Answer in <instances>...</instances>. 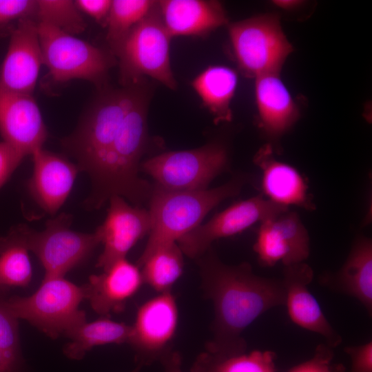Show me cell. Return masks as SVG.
I'll list each match as a JSON object with an SVG mask.
<instances>
[{
    "label": "cell",
    "instance_id": "35",
    "mask_svg": "<svg viewBox=\"0 0 372 372\" xmlns=\"http://www.w3.org/2000/svg\"><path fill=\"white\" fill-rule=\"evenodd\" d=\"M23 158L10 145L3 141L0 142V189Z\"/></svg>",
    "mask_w": 372,
    "mask_h": 372
},
{
    "label": "cell",
    "instance_id": "21",
    "mask_svg": "<svg viewBox=\"0 0 372 372\" xmlns=\"http://www.w3.org/2000/svg\"><path fill=\"white\" fill-rule=\"evenodd\" d=\"M270 144L262 147L254 163L262 171V187L265 198L282 207L295 205L311 209L313 204L309 196L306 181L292 166L278 161Z\"/></svg>",
    "mask_w": 372,
    "mask_h": 372
},
{
    "label": "cell",
    "instance_id": "23",
    "mask_svg": "<svg viewBox=\"0 0 372 372\" xmlns=\"http://www.w3.org/2000/svg\"><path fill=\"white\" fill-rule=\"evenodd\" d=\"M328 285L358 300L372 314V242L358 237L341 269Z\"/></svg>",
    "mask_w": 372,
    "mask_h": 372
},
{
    "label": "cell",
    "instance_id": "22",
    "mask_svg": "<svg viewBox=\"0 0 372 372\" xmlns=\"http://www.w3.org/2000/svg\"><path fill=\"white\" fill-rule=\"evenodd\" d=\"M255 79L260 127L269 138H278L297 121L298 107L280 74H266Z\"/></svg>",
    "mask_w": 372,
    "mask_h": 372
},
{
    "label": "cell",
    "instance_id": "33",
    "mask_svg": "<svg viewBox=\"0 0 372 372\" xmlns=\"http://www.w3.org/2000/svg\"><path fill=\"white\" fill-rule=\"evenodd\" d=\"M333 348L320 344L308 360L293 366L288 372H347L341 364L333 362Z\"/></svg>",
    "mask_w": 372,
    "mask_h": 372
},
{
    "label": "cell",
    "instance_id": "19",
    "mask_svg": "<svg viewBox=\"0 0 372 372\" xmlns=\"http://www.w3.org/2000/svg\"><path fill=\"white\" fill-rule=\"evenodd\" d=\"M103 271L90 276L88 283L84 285L85 298L95 312L109 316L121 311L143 281L138 267L126 258L115 261Z\"/></svg>",
    "mask_w": 372,
    "mask_h": 372
},
{
    "label": "cell",
    "instance_id": "2",
    "mask_svg": "<svg viewBox=\"0 0 372 372\" xmlns=\"http://www.w3.org/2000/svg\"><path fill=\"white\" fill-rule=\"evenodd\" d=\"M148 97L147 85L143 83L100 176L92 184L91 194L85 202L90 210L99 209L112 196L125 197L134 203H140L150 196L153 188L137 173L147 143Z\"/></svg>",
    "mask_w": 372,
    "mask_h": 372
},
{
    "label": "cell",
    "instance_id": "15",
    "mask_svg": "<svg viewBox=\"0 0 372 372\" xmlns=\"http://www.w3.org/2000/svg\"><path fill=\"white\" fill-rule=\"evenodd\" d=\"M0 134L23 158L43 148L47 129L32 94L12 92L0 84Z\"/></svg>",
    "mask_w": 372,
    "mask_h": 372
},
{
    "label": "cell",
    "instance_id": "14",
    "mask_svg": "<svg viewBox=\"0 0 372 372\" xmlns=\"http://www.w3.org/2000/svg\"><path fill=\"white\" fill-rule=\"evenodd\" d=\"M43 64L37 21L23 19L10 34L8 48L0 65V84L12 92L32 95Z\"/></svg>",
    "mask_w": 372,
    "mask_h": 372
},
{
    "label": "cell",
    "instance_id": "32",
    "mask_svg": "<svg viewBox=\"0 0 372 372\" xmlns=\"http://www.w3.org/2000/svg\"><path fill=\"white\" fill-rule=\"evenodd\" d=\"M37 5L34 0H0V36L10 35L23 19H36Z\"/></svg>",
    "mask_w": 372,
    "mask_h": 372
},
{
    "label": "cell",
    "instance_id": "27",
    "mask_svg": "<svg viewBox=\"0 0 372 372\" xmlns=\"http://www.w3.org/2000/svg\"><path fill=\"white\" fill-rule=\"evenodd\" d=\"M139 267L143 282L159 293L169 291L183 273V252L172 242L156 249Z\"/></svg>",
    "mask_w": 372,
    "mask_h": 372
},
{
    "label": "cell",
    "instance_id": "28",
    "mask_svg": "<svg viewBox=\"0 0 372 372\" xmlns=\"http://www.w3.org/2000/svg\"><path fill=\"white\" fill-rule=\"evenodd\" d=\"M155 3L149 0L112 1L106 26L107 40L113 54H117L130 32L147 15Z\"/></svg>",
    "mask_w": 372,
    "mask_h": 372
},
{
    "label": "cell",
    "instance_id": "9",
    "mask_svg": "<svg viewBox=\"0 0 372 372\" xmlns=\"http://www.w3.org/2000/svg\"><path fill=\"white\" fill-rule=\"evenodd\" d=\"M228 32L238 65L249 77L280 74L293 51L276 14H262L230 23Z\"/></svg>",
    "mask_w": 372,
    "mask_h": 372
},
{
    "label": "cell",
    "instance_id": "39",
    "mask_svg": "<svg viewBox=\"0 0 372 372\" xmlns=\"http://www.w3.org/2000/svg\"><path fill=\"white\" fill-rule=\"evenodd\" d=\"M274 3L282 8L288 9L295 7L298 4L297 1H275Z\"/></svg>",
    "mask_w": 372,
    "mask_h": 372
},
{
    "label": "cell",
    "instance_id": "1",
    "mask_svg": "<svg viewBox=\"0 0 372 372\" xmlns=\"http://www.w3.org/2000/svg\"><path fill=\"white\" fill-rule=\"evenodd\" d=\"M203 287L214 308L213 339L206 350L244 352L245 330L268 310L285 304L282 280L254 273L249 263L229 266L211 257L204 265Z\"/></svg>",
    "mask_w": 372,
    "mask_h": 372
},
{
    "label": "cell",
    "instance_id": "7",
    "mask_svg": "<svg viewBox=\"0 0 372 372\" xmlns=\"http://www.w3.org/2000/svg\"><path fill=\"white\" fill-rule=\"evenodd\" d=\"M71 222L72 216L64 213L49 220L41 231L20 224L12 227L6 235L37 256L45 270L44 278L64 277L100 244L95 233L70 229Z\"/></svg>",
    "mask_w": 372,
    "mask_h": 372
},
{
    "label": "cell",
    "instance_id": "24",
    "mask_svg": "<svg viewBox=\"0 0 372 372\" xmlns=\"http://www.w3.org/2000/svg\"><path fill=\"white\" fill-rule=\"evenodd\" d=\"M237 84L236 72L224 65L207 67L192 82L193 89L216 123L231 121L232 112L230 105Z\"/></svg>",
    "mask_w": 372,
    "mask_h": 372
},
{
    "label": "cell",
    "instance_id": "26",
    "mask_svg": "<svg viewBox=\"0 0 372 372\" xmlns=\"http://www.w3.org/2000/svg\"><path fill=\"white\" fill-rule=\"evenodd\" d=\"M276 358L269 350L229 354L206 350L198 356L191 372H276Z\"/></svg>",
    "mask_w": 372,
    "mask_h": 372
},
{
    "label": "cell",
    "instance_id": "37",
    "mask_svg": "<svg viewBox=\"0 0 372 372\" xmlns=\"http://www.w3.org/2000/svg\"><path fill=\"white\" fill-rule=\"evenodd\" d=\"M165 372H183L181 368V357L176 351H167L161 356Z\"/></svg>",
    "mask_w": 372,
    "mask_h": 372
},
{
    "label": "cell",
    "instance_id": "31",
    "mask_svg": "<svg viewBox=\"0 0 372 372\" xmlns=\"http://www.w3.org/2000/svg\"><path fill=\"white\" fill-rule=\"evenodd\" d=\"M7 290L0 287V349L21 362L18 319L8 307Z\"/></svg>",
    "mask_w": 372,
    "mask_h": 372
},
{
    "label": "cell",
    "instance_id": "38",
    "mask_svg": "<svg viewBox=\"0 0 372 372\" xmlns=\"http://www.w3.org/2000/svg\"><path fill=\"white\" fill-rule=\"evenodd\" d=\"M21 362L0 349V372H20Z\"/></svg>",
    "mask_w": 372,
    "mask_h": 372
},
{
    "label": "cell",
    "instance_id": "25",
    "mask_svg": "<svg viewBox=\"0 0 372 372\" xmlns=\"http://www.w3.org/2000/svg\"><path fill=\"white\" fill-rule=\"evenodd\" d=\"M132 325L101 318L85 322L66 334L70 342L63 348L64 354L72 360H81L93 347L107 344L129 343Z\"/></svg>",
    "mask_w": 372,
    "mask_h": 372
},
{
    "label": "cell",
    "instance_id": "10",
    "mask_svg": "<svg viewBox=\"0 0 372 372\" xmlns=\"http://www.w3.org/2000/svg\"><path fill=\"white\" fill-rule=\"evenodd\" d=\"M227 163L225 147L210 144L194 149L164 152L143 162L141 169L162 188L198 191L207 189Z\"/></svg>",
    "mask_w": 372,
    "mask_h": 372
},
{
    "label": "cell",
    "instance_id": "3",
    "mask_svg": "<svg viewBox=\"0 0 372 372\" xmlns=\"http://www.w3.org/2000/svg\"><path fill=\"white\" fill-rule=\"evenodd\" d=\"M143 83L119 89H102L74 133L63 140V146L76 159L79 172H86L92 183L100 176Z\"/></svg>",
    "mask_w": 372,
    "mask_h": 372
},
{
    "label": "cell",
    "instance_id": "30",
    "mask_svg": "<svg viewBox=\"0 0 372 372\" xmlns=\"http://www.w3.org/2000/svg\"><path fill=\"white\" fill-rule=\"evenodd\" d=\"M36 20L75 35L85 30L86 23L74 1L37 0Z\"/></svg>",
    "mask_w": 372,
    "mask_h": 372
},
{
    "label": "cell",
    "instance_id": "12",
    "mask_svg": "<svg viewBox=\"0 0 372 372\" xmlns=\"http://www.w3.org/2000/svg\"><path fill=\"white\" fill-rule=\"evenodd\" d=\"M254 250L264 267L303 262L310 253L309 233L298 215L287 209L260 223Z\"/></svg>",
    "mask_w": 372,
    "mask_h": 372
},
{
    "label": "cell",
    "instance_id": "11",
    "mask_svg": "<svg viewBox=\"0 0 372 372\" xmlns=\"http://www.w3.org/2000/svg\"><path fill=\"white\" fill-rule=\"evenodd\" d=\"M287 209L262 195L256 196L231 205L207 223L199 225L180 238L178 245L183 253L195 258L205 251L214 240L240 233Z\"/></svg>",
    "mask_w": 372,
    "mask_h": 372
},
{
    "label": "cell",
    "instance_id": "18",
    "mask_svg": "<svg viewBox=\"0 0 372 372\" xmlns=\"http://www.w3.org/2000/svg\"><path fill=\"white\" fill-rule=\"evenodd\" d=\"M31 156L33 172L28 183L29 192L44 212L54 215L68 197L79 169L67 158L43 148Z\"/></svg>",
    "mask_w": 372,
    "mask_h": 372
},
{
    "label": "cell",
    "instance_id": "4",
    "mask_svg": "<svg viewBox=\"0 0 372 372\" xmlns=\"http://www.w3.org/2000/svg\"><path fill=\"white\" fill-rule=\"evenodd\" d=\"M237 181L198 191H174L158 185L152 189L149 211L151 227L149 238L138 260L139 267L158 248L176 242L197 226L207 214L226 198L236 195Z\"/></svg>",
    "mask_w": 372,
    "mask_h": 372
},
{
    "label": "cell",
    "instance_id": "5",
    "mask_svg": "<svg viewBox=\"0 0 372 372\" xmlns=\"http://www.w3.org/2000/svg\"><path fill=\"white\" fill-rule=\"evenodd\" d=\"M84 298V285L78 286L64 277H50L43 278L31 296L8 297L7 304L17 319L26 320L55 339L87 322L85 311L79 309Z\"/></svg>",
    "mask_w": 372,
    "mask_h": 372
},
{
    "label": "cell",
    "instance_id": "16",
    "mask_svg": "<svg viewBox=\"0 0 372 372\" xmlns=\"http://www.w3.org/2000/svg\"><path fill=\"white\" fill-rule=\"evenodd\" d=\"M178 309L171 291L160 293L138 309L129 343L147 361L160 357L173 339Z\"/></svg>",
    "mask_w": 372,
    "mask_h": 372
},
{
    "label": "cell",
    "instance_id": "36",
    "mask_svg": "<svg viewBox=\"0 0 372 372\" xmlns=\"http://www.w3.org/2000/svg\"><path fill=\"white\" fill-rule=\"evenodd\" d=\"M112 1L110 0H76L74 3L81 12L85 13L99 23L106 25Z\"/></svg>",
    "mask_w": 372,
    "mask_h": 372
},
{
    "label": "cell",
    "instance_id": "29",
    "mask_svg": "<svg viewBox=\"0 0 372 372\" xmlns=\"http://www.w3.org/2000/svg\"><path fill=\"white\" fill-rule=\"evenodd\" d=\"M28 250L6 235L0 237V287H24L32 279Z\"/></svg>",
    "mask_w": 372,
    "mask_h": 372
},
{
    "label": "cell",
    "instance_id": "6",
    "mask_svg": "<svg viewBox=\"0 0 372 372\" xmlns=\"http://www.w3.org/2000/svg\"><path fill=\"white\" fill-rule=\"evenodd\" d=\"M171 39L156 1L130 32L116 54L123 86L136 84L147 76L175 90L176 82L170 65Z\"/></svg>",
    "mask_w": 372,
    "mask_h": 372
},
{
    "label": "cell",
    "instance_id": "40",
    "mask_svg": "<svg viewBox=\"0 0 372 372\" xmlns=\"http://www.w3.org/2000/svg\"><path fill=\"white\" fill-rule=\"evenodd\" d=\"M139 371V367L136 368V369H134L133 371L132 372H138Z\"/></svg>",
    "mask_w": 372,
    "mask_h": 372
},
{
    "label": "cell",
    "instance_id": "8",
    "mask_svg": "<svg viewBox=\"0 0 372 372\" xmlns=\"http://www.w3.org/2000/svg\"><path fill=\"white\" fill-rule=\"evenodd\" d=\"M37 25L43 64L51 82L82 79L100 89L105 87L114 63L110 53L47 23L37 21Z\"/></svg>",
    "mask_w": 372,
    "mask_h": 372
},
{
    "label": "cell",
    "instance_id": "13",
    "mask_svg": "<svg viewBox=\"0 0 372 372\" xmlns=\"http://www.w3.org/2000/svg\"><path fill=\"white\" fill-rule=\"evenodd\" d=\"M109 203L106 218L94 232L103 245L96 264L103 270L115 261L125 258L128 251L149 232L151 227L148 211L130 205L119 196L110 197Z\"/></svg>",
    "mask_w": 372,
    "mask_h": 372
},
{
    "label": "cell",
    "instance_id": "34",
    "mask_svg": "<svg viewBox=\"0 0 372 372\" xmlns=\"http://www.w3.org/2000/svg\"><path fill=\"white\" fill-rule=\"evenodd\" d=\"M344 351L350 357L351 367L348 372H372V341L349 346Z\"/></svg>",
    "mask_w": 372,
    "mask_h": 372
},
{
    "label": "cell",
    "instance_id": "20",
    "mask_svg": "<svg viewBox=\"0 0 372 372\" xmlns=\"http://www.w3.org/2000/svg\"><path fill=\"white\" fill-rule=\"evenodd\" d=\"M158 6L172 38L205 36L228 23L226 12L217 1L162 0Z\"/></svg>",
    "mask_w": 372,
    "mask_h": 372
},
{
    "label": "cell",
    "instance_id": "17",
    "mask_svg": "<svg viewBox=\"0 0 372 372\" xmlns=\"http://www.w3.org/2000/svg\"><path fill=\"white\" fill-rule=\"evenodd\" d=\"M313 278L312 268L304 262L285 267L281 279L285 290L284 305L293 323L322 335L325 344L334 348L342 339L329 322L318 302L308 289Z\"/></svg>",
    "mask_w": 372,
    "mask_h": 372
}]
</instances>
